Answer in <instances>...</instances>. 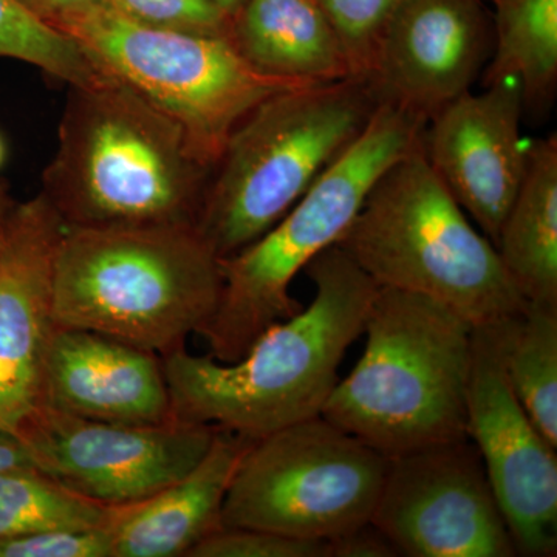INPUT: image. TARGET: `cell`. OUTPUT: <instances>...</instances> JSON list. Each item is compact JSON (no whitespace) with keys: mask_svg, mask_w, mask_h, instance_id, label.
<instances>
[{"mask_svg":"<svg viewBox=\"0 0 557 557\" xmlns=\"http://www.w3.org/2000/svg\"><path fill=\"white\" fill-rule=\"evenodd\" d=\"M110 522L101 527L40 531L3 539L0 557H113Z\"/></svg>","mask_w":557,"mask_h":557,"instance_id":"obj_27","label":"cell"},{"mask_svg":"<svg viewBox=\"0 0 557 557\" xmlns=\"http://www.w3.org/2000/svg\"><path fill=\"white\" fill-rule=\"evenodd\" d=\"M209 2L214 3L215 7H219L223 13L228 14V16H234L237 13V10L240 9L242 3L245 0H209Z\"/></svg>","mask_w":557,"mask_h":557,"instance_id":"obj_32","label":"cell"},{"mask_svg":"<svg viewBox=\"0 0 557 557\" xmlns=\"http://www.w3.org/2000/svg\"><path fill=\"white\" fill-rule=\"evenodd\" d=\"M116 509L73 493L33 465L0 469V541L108 525Z\"/></svg>","mask_w":557,"mask_h":557,"instance_id":"obj_22","label":"cell"},{"mask_svg":"<svg viewBox=\"0 0 557 557\" xmlns=\"http://www.w3.org/2000/svg\"><path fill=\"white\" fill-rule=\"evenodd\" d=\"M218 428L172 420L123 424L40 406L17 438L33 465L62 486L109 508L146 500L207 456Z\"/></svg>","mask_w":557,"mask_h":557,"instance_id":"obj_10","label":"cell"},{"mask_svg":"<svg viewBox=\"0 0 557 557\" xmlns=\"http://www.w3.org/2000/svg\"><path fill=\"white\" fill-rule=\"evenodd\" d=\"M20 2L35 13L39 20L49 24L50 21L90 9L104 0H20Z\"/></svg>","mask_w":557,"mask_h":557,"instance_id":"obj_29","label":"cell"},{"mask_svg":"<svg viewBox=\"0 0 557 557\" xmlns=\"http://www.w3.org/2000/svg\"><path fill=\"white\" fill-rule=\"evenodd\" d=\"M42 406L108 423L160 424L174 418L159 355L83 329L54 332Z\"/></svg>","mask_w":557,"mask_h":557,"instance_id":"obj_16","label":"cell"},{"mask_svg":"<svg viewBox=\"0 0 557 557\" xmlns=\"http://www.w3.org/2000/svg\"><path fill=\"white\" fill-rule=\"evenodd\" d=\"M30 465L33 460L24 443L16 435L0 431V469L30 467Z\"/></svg>","mask_w":557,"mask_h":557,"instance_id":"obj_30","label":"cell"},{"mask_svg":"<svg viewBox=\"0 0 557 557\" xmlns=\"http://www.w3.org/2000/svg\"><path fill=\"white\" fill-rule=\"evenodd\" d=\"M343 44L355 76L372 72L388 24L406 0H318Z\"/></svg>","mask_w":557,"mask_h":557,"instance_id":"obj_24","label":"cell"},{"mask_svg":"<svg viewBox=\"0 0 557 557\" xmlns=\"http://www.w3.org/2000/svg\"><path fill=\"white\" fill-rule=\"evenodd\" d=\"M304 271L317 292L310 306L267 330L245 357L220 362L183 347L163 358L175 420L252 442L321 416L379 287L336 245Z\"/></svg>","mask_w":557,"mask_h":557,"instance_id":"obj_2","label":"cell"},{"mask_svg":"<svg viewBox=\"0 0 557 557\" xmlns=\"http://www.w3.org/2000/svg\"><path fill=\"white\" fill-rule=\"evenodd\" d=\"M0 58L35 65L70 86L108 75L70 36L51 27L20 0H0Z\"/></svg>","mask_w":557,"mask_h":557,"instance_id":"obj_23","label":"cell"},{"mask_svg":"<svg viewBox=\"0 0 557 557\" xmlns=\"http://www.w3.org/2000/svg\"><path fill=\"white\" fill-rule=\"evenodd\" d=\"M251 440L218 429L207 456L185 478L146 500L116 509L113 557H188L222 528L234 471Z\"/></svg>","mask_w":557,"mask_h":557,"instance_id":"obj_17","label":"cell"},{"mask_svg":"<svg viewBox=\"0 0 557 557\" xmlns=\"http://www.w3.org/2000/svg\"><path fill=\"white\" fill-rule=\"evenodd\" d=\"M468 437L474 443L507 520L516 553L557 552V456L509 387L493 325L472 332Z\"/></svg>","mask_w":557,"mask_h":557,"instance_id":"obj_12","label":"cell"},{"mask_svg":"<svg viewBox=\"0 0 557 557\" xmlns=\"http://www.w3.org/2000/svg\"><path fill=\"white\" fill-rule=\"evenodd\" d=\"M230 40L260 73L302 83L355 76L318 0H245L231 16Z\"/></svg>","mask_w":557,"mask_h":557,"instance_id":"obj_18","label":"cell"},{"mask_svg":"<svg viewBox=\"0 0 557 557\" xmlns=\"http://www.w3.org/2000/svg\"><path fill=\"white\" fill-rule=\"evenodd\" d=\"M49 25L180 124L212 166L231 132L256 106L278 91L314 84L258 72L228 36L139 24L109 0Z\"/></svg>","mask_w":557,"mask_h":557,"instance_id":"obj_8","label":"cell"},{"mask_svg":"<svg viewBox=\"0 0 557 557\" xmlns=\"http://www.w3.org/2000/svg\"><path fill=\"white\" fill-rule=\"evenodd\" d=\"M330 557H395L398 549L372 522L329 541Z\"/></svg>","mask_w":557,"mask_h":557,"instance_id":"obj_28","label":"cell"},{"mask_svg":"<svg viewBox=\"0 0 557 557\" xmlns=\"http://www.w3.org/2000/svg\"><path fill=\"white\" fill-rule=\"evenodd\" d=\"M493 47L483 87L518 81L523 110L541 113L557 87V0H490Z\"/></svg>","mask_w":557,"mask_h":557,"instance_id":"obj_20","label":"cell"},{"mask_svg":"<svg viewBox=\"0 0 557 557\" xmlns=\"http://www.w3.org/2000/svg\"><path fill=\"white\" fill-rule=\"evenodd\" d=\"M336 247L376 287L438 300L474 327L527 306L496 247L432 170L421 135L376 180Z\"/></svg>","mask_w":557,"mask_h":557,"instance_id":"obj_6","label":"cell"},{"mask_svg":"<svg viewBox=\"0 0 557 557\" xmlns=\"http://www.w3.org/2000/svg\"><path fill=\"white\" fill-rule=\"evenodd\" d=\"M212 164L116 76L70 86L44 199L64 228H196Z\"/></svg>","mask_w":557,"mask_h":557,"instance_id":"obj_1","label":"cell"},{"mask_svg":"<svg viewBox=\"0 0 557 557\" xmlns=\"http://www.w3.org/2000/svg\"><path fill=\"white\" fill-rule=\"evenodd\" d=\"M388 458L322 416L252 440L231 479L222 527L332 541L372 519Z\"/></svg>","mask_w":557,"mask_h":557,"instance_id":"obj_9","label":"cell"},{"mask_svg":"<svg viewBox=\"0 0 557 557\" xmlns=\"http://www.w3.org/2000/svg\"><path fill=\"white\" fill-rule=\"evenodd\" d=\"M491 325L509 387L557 448V309L527 302Z\"/></svg>","mask_w":557,"mask_h":557,"instance_id":"obj_21","label":"cell"},{"mask_svg":"<svg viewBox=\"0 0 557 557\" xmlns=\"http://www.w3.org/2000/svg\"><path fill=\"white\" fill-rule=\"evenodd\" d=\"M64 225L42 194L17 203L0 252V431L16 435L42 406L58 324L53 271Z\"/></svg>","mask_w":557,"mask_h":557,"instance_id":"obj_13","label":"cell"},{"mask_svg":"<svg viewBox=\"0 0 557 557\" xmlns=\"http://www.w3.org/2000/svg\"><path fill=\"white\" fill-rule=\"evenodd\" d=\"M3 159H5V145H3V139L0 138V166H2Z\"/></svg>","mask_w":557,"mask_h":557,"instance_id":"obj_33","label":"cell"},{"mask_svg":"<svg viewBox=\"0 0 557 557\" xmlns=\"http://www.w3.org/2000/svg\"><path fill=\"white\" fill-rule=\"evenodd\" d=\"M494 247L528 304L557 309V138L527 146V166Z\"/></svg>","mask_w":557,"mask_h":557,"instance_id":"obj_19","label":"cell"},{"mask_svg":"<svg viewBox=\"0 0 557 557\" xmlns=\"http://www.w3.org/2000/svg\"><path fill=\"white\" fill-rule=\"evenodd\" d=\"M222 288L220 259L196 228H64L54 258V321L163 359L207 327Z\"/></svg>","mask_w":557,"mask_h":557,"instance_id":"obj_4","label":"cell"},{"mask_svg":"<svg viewBox=\"0 0 557 557\" xmlns=\"http://www.w3.org/2000/svg\"><path fill=\"white\" fill-rule=\"evenodd\" d=\"M188 557H330L329 541L285 536L256 528L222 527Z\"/></svg>","mask_w":557,"mask_h":557,"instance_id":"obj_25","label":"cell"},{"mask_svg":"<svg viewBox=\"0 0 557 557\" xmlns=\"http://www.w3.org/2000/svg\"><path fill=\"white\" fill-rule=\"evenodd\" d=\"M123 16L171 30L228 36V14L209 0H109Z\"/></svg>","mask_w":557,"mask_h":557,"instance_id":"obj_26","label":"cell"},{"mask_svg":"<svg viewBox=\"0 0 557 557\" xmlns=\"http://www.w3.org/2000/svg\"><path fill=\"white\" fill-rule=\"evenodd\" d=\"M482 0H406L368 78L381 102L429 120L471 90L493 47Z\"/></svg>","mask_w":557,"mask_h":557,"instance_id":"obj_15","label":"cell"},{"mask_svg":"<svg viewBox=\"0 0 557 557\" xmlns=\"http://www.w3.org/2000/svg\"><path fill=\"white\" fill-rule=\"evenodd\" d=\"M17 201L11 199L9 189L0 182V252H2L3 245H5L7 234H9L11 215H13L14 208Z\"/></svg>","mask_w":557,"mask_h":557,"instance_id":"obj_31","label":"cell"},{"mask_svg":"<svg viewBox=\"0 0 557 557\" xmlns=\"http://www.w3.org/2000/svg\"><path fill=\"white\" fill-rule=\"evenodd\" d=\"M424 124L409 110L381 102L357 141L273 228L220 260L222 295L200 333L212 358L237 361L267 330L302 309L289 285L319 252L338 244L370 188L412 148Z\"/></svg>","mask_w":557,"mask_h":557,"instance_id":"obj_7","label":"cell"},{"mask_svg":"<svg viewBox=\"0 0 557 557\" xmlns=\"http://www.w3.org/2000/svg\"><path fill=\"white\" fill-rule=\"evenodd\" d=\"M522 113L518 81H502L465 91L421 132L432 170L493 245L525 172Z\"/></svg>","mask_w":557,"mask_h":557,"instance_id":"obj_14","label":"cell"},{"mask_svg":"<svg viewBox=\"0 0 557 557\" xmlns=\"http://www.w3.org/2000/svg\"><path fill=\"white\" fill-rule=\"evenodd\" d=\"M472 332L438 300L379 288L362 357L321 416L387 458L469 438Z\"/></svg>","mask_w":557,"mask_h":557,"instance_id":"obj_3","label":"cell"},{"mask_svg":"<svg viewBox=\"0 0 557 557\" xmlns=\"http://www.w3.org/2000/svg\"><path fill=\"white\" fill-rule=\"evenodd\" d=\"M370 522L399 556H518L482 457L469 438L388 458Z\"/></svg>","mask_w":557,"mask_h":557,"instance_id":"obj_11","label":"cell"},{"mask_svg":"<svg viewBox=\"0 0 557 557\" xmlns=\"http://www.w3.org/2000/svg\"><path fill=\"white\" fill-rule=\"evenodd\" d=\"M381 106L348 76L271 95L231 132L212 166L196 230L220 260L255 244L364 132Z\"/></svg>","mask_w":557,"mask_h":557,"instance_id":"obj_5","label":"cell"}]
</instances>
